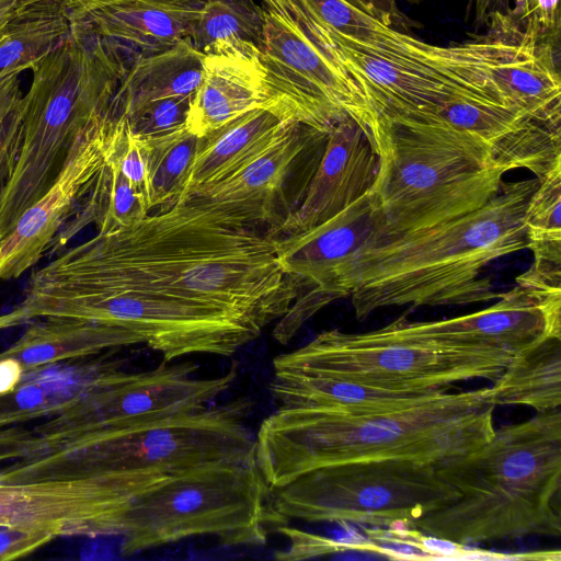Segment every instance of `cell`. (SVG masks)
Here are the masks:
<instances>
[{
	"mask_svg": "<svg viewBox=\"0 0 561 561\" xmlns=\"http://www.w3.org/2000/svg\"><path fill=\"white\" fill-rule=\"evenodd\" d=\"M538 182L524 216L527 248L535 259L530 270L561 278V162Z\"/></svg>",
	"mask_w": 561,
	"mask_h": 561,
	"instance_id": "cell-33",
	"label": "cell"
},
{
	"mask_svg": "<svg viewBox=\"0 0 561 561\" xmlns=\"http://www.w3.org/2000/svg\"><path fill=\"white\" fill-rule=\"evenodd\" d=\"M96 239L150 287L240 312L263 328L280 319L299 293L273 237L188 201Z\"/></svg>",
	"mask_w": 561,
	"mask_h": 561,
	"instance_id": "cell-2",
	"label": "cell"
},
{
	"mask_svg": "<svg viewBox=\"0 0 561 561\" xmlns=\"http://www.w3.org/2000/svg\"><path fill=\"white\" fill-rule=\"evenodd\" d=\"M130 346L117 330L71 318H44L27 323L23 334L0 357L20 362L24 371L50 364L85 359Z\"/></svg>",
	"mask_w": 561,
	"mask_h": 561,
	"instance_id": "cell-28",
	"label": "cell"
},
{
	"mask_svg": "<svg viewBox=\"0 0 561 561\" xmlns=\"http://www.w3.org/2000/svg\"><path fill=\"white\" fill-rule=\"evenodd\" d=\"M260 61L277 113L327 133L350 115L382 156L383 134L356 84L293 21L265 8Z\"/></svg>",
	"mask_w": 561,
	"mask_h": 561,
	"instance_id": "cell-14",
	"label": "cell"
},
{
	"mask_svg": "<svg viewBox=\"0 0 561 561\" xmlns=\"http://www.w3.org/2000/svg\"><path fill=\"white\" fill-rule=\"evenodd\" d=\"M560 343L547 336L513 355L491 387L495 405H525L538 413L560 409Z\"/></svg>",
	"mask_w": 561,
	"mask_h": 561,
	"instance_id": "cell-30",
	"label": "cell"
},
{
	"mask_svg": "<svg viewBox=\"0 0 561 561\" xmlns=\"http://www.w3.org/2000/svg\"><path fill=\"white\" fill-rule=\"evenodd\" d=\"M293 123L296 122L273 111L256 108L199 137L186 186L178 201L238 170L264 151Z\"/></svg>",
	"mask_w": 561,
	"mask_h": 561,
	"instance_id": "cell-27",
	"label": "cell"
},
{
	"mask_svg": "<svg viewBox=\"0 0 561 561\" xmlns=\"http://www.w3.org/2000/svg\"><path fill=\"white\" fill-rule=\"evenodd\" d=\"M491 387L427 396L403 409L354 415L333 410L276 409L261 423L255 457L267 489L300 473L354 460L431 465L467 456L493 435Z\"/></svg>",
	"mask_w": 561,
	"mask_h": 561,
	"instance_id": "cell-3",
	"label": "cell"
},
{
	"mask_svg": "<svg viewBox=\"0 0 561 561\" xmlns=\"http://www.w3.org/2000/svg\"><path fill=\"white\" fill-rule=\"evenodd\" d=\"M276 240L278 262L298 285L299 294L343 297L340 279L353 257L383 240L371 192L306 231ZM298 294V295H299Z\"/></svg>",
	"mask_w": 561,
	"mask_h": 561,
	"instance_id": "cell-19",
	"label": "cell"
},
{
	"mask_svg": "<svg viewBox=\"0 0 561 561\" xmlns=\"http://www.w3.org/2000/svg\"><path fill=\"white\" fill-rule=\"evenodd\" d=\"M263 21L254 0H205L190 41L205 55L260 59Z\"/></svg>",
	"mask_w": 561,
	"mask_h": 561,
	"instance_id": "cell-31",
	"label": "cell"
},
{
	"mask_svg": "<svg viewBox=\"0 0 561 561\" xmlns=\"http://www.w3.org/2000/svg\"><path fill=\"white\" fill-rule=\"evenodd\" d=\"M70 32V22L54 7H19L0 41V76L32 69Z\"/></svg>",
	"mask_w": 561,
	"mask_h": 561,
	"instance_id": "cell-32",
	"label": "cell"
},
{
	"mask_svg": "<svg viewBox=\"0 0 561 561\" xmlns=\"http://www.w3.org/2000/svg\"><path fill=\"white\" fill-rule=\"evenodd\" d=\"M393 30L409 33V20L400 11L399 0H344ZM413 1V0H408Z\"/></svg>",
	"mask_w": 561,
	"mask_h": 561,
	"instance_id": "cell-40",
	"label": "cell"
},
{
	"mask_svg": "<svg viewBox=\"0 0 561 561\" xmlns=\"http://www.w3.org/2000/svg\"><path fill=\"white\" fill-rule=\"evenodd\" d=\"M265 9L293 21L313 43L329 32L369 54L379 56H419L432 51L411 34L386 26L344 0H261Z\"/></svg>",
	"mask_w": 561,
	"mask_h": 561,
	"instance_id": "cell-24",
	"label": "cell"
},
{
	"mask_svg": "<svg viewBox=\"0 0 561 561\" xmlns=\"http://www.w3.org/2000/svg\"><path fill=\"white\" fill-rule=\"evenodd\" d=\"M191 362H163L153 369L125 373L112 382L87 392L60 413L32 427L38 455L55 453L102 432L159 422L198 412L228 390L237 377V364L214 378L195 377Z\"/></svg>",
	"mask_w": 561,
	"mask_h": 561,
	"instance_id": "cell-13",
	"label": "cell"
},
{
	"mask_svg": "<svg viewBox=\"0 0 561 561\" xmlns=\"http://www.w3.org/2000/svg\"><path fill=\"white\" fill-rule=\"evenodd\" d=\"M256 108L277 113L260 59L206 55L201 82L192 96L186 118L187 130L203 137Z\"/></svg>",
	"mask_w": 561,
	"mask_h": 561,
	"instance_id": "cell-23",
	"label": "cell"
},
{
	"mask_svg": "<svg viewBox=\"0 0 561 561\" xmlns=\"http://www.w3.org/2000/svg\"><path fill=\"white\" fill-rule=\"evenodd\" d=\"M205 1V0H204Z\"/></svg>",
	"mask_w": 561,
	"mask_h": 561,
	"instance_id": "cell-44",
	"label": "cell"
},
{
	"mask_svg": "<svg viewBox=\"0 0 561 561\" xmlns=\"http://www.w3.org/2000/svg\"><path fill=\"white\" fill-rule=\"evenodd\" d=\"M123 0H18L19 7L46 4L59 10L70 22L71 28L87 30L89 21L99 12Z\"/></svg>",
	"mask_w": 561,
	"mask_h": 561,
	"instance_id": "cell-38",
	"label": "cell"
},
{
	"mask_svg": "<svg viewBox=\"0 0 561 561\" xmlns=\"http://www.w3.org/2000/svg\"><path fill=\"white\" fill-rule=\"evenodd\" d=\"M116 106L75 141L49 188L18 218L0 240V280L20 277L49 250L78 211L105 163Z\"/></svg>",
	"mask_w": 561,
	"mask_h": 561,
	"instance_id": "cell-18",
	"label": "cell"
},
{
	"mask_svg": "<svg viewBox=\"0 0 561 561\" xmlns=\"http://www.w3.org/2000/svg\"><path fill=\"white\" fill-rule=\"evenodd\" d=\"M327 139V131L293 123L238 170L180 201L194 203L231 222L268 225L271 233L302 202Z\"/></svg>",
	"mask_w": 561,
	"mask_h": 561,
	"instance_id": "cell-15",
	"label": "cell"
},
{
	"mask_svg": "<svg viewBox=\"0 0 561 561\" xmlns=\"http://www.w3.org/2000/svg\"><path fill=\"white\" fill-rule=\"evenodd\" d=\"M251 403L220 405L119 431L85 436L55 453L20 459L0 470V482L117 473L161 482L202 467L255 459L245 425Z\"/></svg>",
	"mask_w": 561,
	"mask_h": 561,
	"instance_id": "cell-7",
	"label": "cell"
},
{
	"mask_svg": "<svg viewBox=\"0 0 561 561\" xmlns=\"http://www.w3.org/2000/svg\"><path fill=\"white\" fill-rule=\"evenodd\" d=\"M131 496L110 473L0 482V527L68 537L122 536Z\"/></svg>",
	"mask_w": 561,
	"mask_h": 561,
	"instance_id": "cell-16",
	"label": "cell"
},
{
	"mask_svg": "<svg viewBox=\"0 0 561 561\" xmlns=\"http://www.w3.org/2000/svg\"><path fill=\"white\" fill-rule=\"evenodd\" d=\"M505 173L471 133L436 122H390L371 191L381 243L480 208L500 191Z\"/></svg>",
	"mask_w": 561,
	"mask_h": 561,
	"instance_id": "cell-8",
	"label": "cell"
},
{
	"mask_svg": "<svg viewBox=\"0 0 561 561\" xmlns=\"http://www.w3.org/2000/svg\"><path fill=\"white\" fill-rule=\"evenodd\" d=\"M380 158L371 137L350 115L328 133L325 148L306 195L287 219L268 233L274 239L311 229L337 215L376 184Z\"/></svg>",
	"mask_w": 561,
	"mask_h": 561,
	"instance_id": "cell-20",
	"label": "cell"
},
{
	"mask_svg": "<svg viewBox=\"0 0 561 561\" xmlns=\"http://www.w3.org/2000/svg\"><path fill=\"white\" fill-rule=\"evenodd\" d=\"M19 12L18 0H0V41L8 24Z\"/></svg>",
	"mask_w": 561,
	"mask_h": 561,
	"instance_id": "cell-43",
	"label": "cell"
},
{
	"mask_svg": "<svg viewBox=\"0 0 561 561\" xmlns=\"http://www.w3.org/2000/svg\"><path fill=\"white\" fill-rule=\"evenodd\" d=\"M22 142V117L18 107L0 119V196L11 180Z\"/></svg>",
	"mask_w": 561,
	"mask_h": 561,
	"instance_id": "cell-37",
	"label": "cell"
},
{
	"mask_svg": "<svg viewBox=\"0 0 561 561\" xmlns=\"http://www.w3.org/2000/svg\"><path fill=\"white\" fill-rule=\"evenodd\" d=\"M436 468L459 496L405 526L463 546L561 535L560 409L495 430Z\"/></svg>",
	"mask_w": 561,
	"mask_h": 561,
	"instance_id": "cell-5",
	"label": "cell"
},
{
	"mask_svg": "<svg viewBox=\"0 0 561 561\" xmlns=\"http://www.w3.org/2000/svg\"><path fill=\"white\" fill-rule=\"evenodd\" d=\"M470 9L477 26L488 24L494 13H507L510 0H470Z\"/></svg>",
	"mask_w": 561,
	"mask_h": 561,
	"instance_id": "cell-42",
	"label": "cell"
},
{
	"mask_svg": "<svg viewBox=\"0 0 561 561\" xmlns=\"http://www.w3.org/2000/svg\"><path fill=\"white\" fill-rule=\"evenodd\" d=\"M35 449L36 436L32 428L22 425L0 428V462L28 458Z\"/></svg>",
	"mask_w": 561,
	"mask_h": 561,
	"instance_id": "cell-39",
	"label": "cell"
},
{
	"mask_svg": "<svg viewBox=\"0 0 561 561\" xmlns=\"http://www.w3.org/2000/svg\"><path fill=\"white\" fill-rule=\"evenodd\" d=\"M499 301L456 318L391 322L399 333L437 344L506 352L512 355L547 336L561 339V286L522 274Z\"/></svg>",
	"mask_w": 561,
	"mask_h": 561,
	"instance_id": "cell-17",
	"label": "cell"
},
{
	"mask_svg": "<svg viewBox=\"0 0 561 561\" xmlns=\"http://www.w3.org/2000/svg\"><path fill=\"white\" fill-rule=\"evenodd\" d=\"M270 390L278 409L333 410L354 415L403 409L431 396L277 366H273Z\"/></svg>",
	"mask_w": 561,
	"mask_h": 561,
	"instance_id": "cell-26",
	"label": "cell"
},
{
	"mask_svg": "<svg viewBox=\"0 0 561 561\" xmlns=\"http://www.w3.org/2000/svg\"><path fill=\"white\" fill-rule=\"evenodd\" d=\"M204 0H123L96 13L87 30L124 43L138 55L163 51L191 39Z\"/></svg>",
	"mask_w": 561,
	"mask_h": 561,
	"instance_id": "cell-25",
	"label": "cell"
},
{
	"mask_svg": "<svg viewBox=\"0 0 561 561\" xmlns=\"http://www.w3.org/2000/svg\"><path fill=\"white\" fill-rule=\"evenodd\" d=\"M471 133L490 148L493 161L505 172L525 168L541 180L561 162V128L530 118L495 101L460 96L419 118Z\"/></svg>",
	"mask_w": 561,
	"mask_h": 561,
	"instance_id": "cell-21",
	"label": "cell"
},
{
	"mask_svg": "<svg viewBox=\"0 0 561 561\" xmlns=\"http://www.w3.org/2000/svg\"><path fill=\"white\" fill-rule=\"evenodd\" d=\"M141 140L147 157L151 209L159 206L165 209L178 202L186 186L199 137L184 126Z\"/></svg>",
	"mask_w": 561,
	"mask_h": 561,
	"instance_id": "cell-34",
	"label": "cell"
},
{
	"mask_svg": "<svg viewBox=\"0 0 561 561\" xmlns=\"http://www.w3.org/2000/svg\"><path fill=\"white\" fill-rule=\"evenodd\" d=\"M31 70L30 89L18 102L19 158L0 196V240L49 188L75 141L113 110L127 66L114 41L71 28Z\"/></svg>",
	"mask_w": 561,
	"mask_h": 561,
	"instance_id": "cell-6",
	"label": "cell"
},
{
	"mask_svg": "<svg viewBox=\"0 0 561 561\" xmlns=\"http://www.w3.org/2000/svg\"><path fill=\"white\" fill-rule=\"evenodd\" d=\"M20 72L0 76V119L7 116L22 98Z\"/></svg>",
	"mask_w": 561,
	"mask_h": 561,
	"instance_id": "cell-41",
	"label": "cell"
},
{
	"mask_svg": "<svg viewBox=\"0 0 561 561\" xmlns=\"http://www.w3.org/2000/svg\"><path fill=\"white\" fill-rule=\"evenodd\" d=\"M560 0H516L508 11L538 47L560 53Z\"/></svg>",
	"mask_w": 561,
	"mask_h": 561,
	"instance_id": "cell-35",
	"label": "cell"
},
{
	"mask_svg": "<svg viewBox=\"0 0 561 561\" xmlns=\"http://www.w3.org/2000/svg\"><path fill=\"white\" fill-rule=\"evenodd\" d=\"M191 101L192 96L162 99L124 115L140 138L158 137L185 126Z\"/></svg>",
	"mask_w": 561,
	"mask_h": 561,
	"instance_id": "cell-36",
	"label": "cell"
},
{
	"mask_svg": "<svg viewBox=\"0 0 561 561\" xmlns=\"http://www.w3.org/2000/svg\"><path fill=\"white\" fill-rule=\"evenodd\" d=\"M108 354L25 370L20 383L0 394V428L49 419L92 389L121 378L126 371Z\"/></svg>",
	"mask_w": 561,
	"mask_h": 561,
	"instance_id": "cell-22",
	"label": "cell"
},
{
	"mask_svg": "<svg viewBox=\"0 0 561 561\" xmlns=\"http://www.w3.org/2000/svg\"><path fill=\"white\" fill-rule=\"evenodd\" d=\"M459 493L435 465L414 460H354L305 471L267 489L266 527L290 520L388 528L409 525Z\"/></svg>",
	"mask_w": 561,
	"mask_h": 561,
	"instance_id": "cell-10",
	"label": "cell"
},
{
	"mask_svg": "<svg viewBox=\"0 0 561 561\" xmlns=\"http://www.w3.org/2000/svg\"><path fill=\"white\" fill-rule=\"evenodd\" d=\"M206 55L190 39L151 55H137L115 94L118 112L168 98L193 96L199 85Z\"/></svg>",
	"mask_w": 561,
	"mask_h": 561,
	"instance_id": "cell-29",
	"label": "cell"
},
{
	"mask_svg": "<svg viewBox=\"0 0 561 561\" xmlns=\"http://www.w3.org/2000/svg\"><path fill=\"white\" fill-rule=\"evenodd\" d=\"M512 357L506 352L413 339L388 324L365 333L324 331L304 346L278 355L273 366L434 394L449 391L459 381L477 378L494 381Z\"/></svg>",
	"mask_w": 561,
	"mask_h": 561,
	"instance_id": "cell-12",
	"label": "cell"
},
{
	"mask_svg": "<svg viewBox=\"0 0 561 561\" xmlns=\"http://www.w3.org/2000/svg\"><path fill=\"white\" fill-rule=\"evenodd\" d=\"M44 318L113 328L165 362L193 354L231 356L264 329L240 312L150 287L94 237L34 272L22 299L0 314V331Z\"/></svg>",
	"mask_w": 561,
	"mask_h": 561,
	"instance_id": "cell-1",
	"label": "cell"
},
{
	"mask_svg": "<svg viewBox=\"0 0 561 561\" xmlns=\"http://www.w3.org/2000/svg\"><path fill=\"white\" fill-rule=\"evenodd\" d=\"M267 486L256 458L197 468L141 493L130 506L124 556L195 536L221 546H259L267 538Z\"/></svg>",
	"mask_w": 561,
	"mask_h": 561,
	"instance_id": "cell-11",
	"label": "cell"
},
{
	"mask_svg": "<svg viewBox=\"0 0 561 561\" xmlns=\"http://www.w3.org/2000/svg\"><path fill=\"white\" fill-rule=\"evenodd\" d=\"M538 180L503 182L483 206L356 254L339 290L357 319L380 308L467 305L501 297L480 277L492 261L527 248L524 222Z\"/></svg>",
	"mask_w": 561,
	"mask_h": 561,
	"instance_id": "cell-4",
	"label": "cell"
},
{
	"mask_svg": "<svg viewBox=\"0 0 561 561\" xmlns=\"http://www.w3.org/2000/svg\"><path fill=\"white\" fill-rule=\"evenodd\" d=\"M486 25V34L471 42L436 46L422 56H379L337 39L321 50L363 93L386 141L388 123L416 118L456 98H482L513 106L497 68L526 34L507 14H493Z\"/></svg>",
	"mask_w": 561,
	"mask_h": 561,
	"instance_id": "cell-9",
	"label": "cell"
}]
</instances>
